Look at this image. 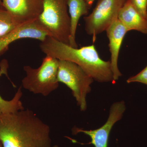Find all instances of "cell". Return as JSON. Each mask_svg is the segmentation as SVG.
Instances as JSON below:
<instances>
[{
    "instance_id": "6da1fadb",
    "label": "cell",
    "mask_w": 147,
    "mask_h": 147,
    "mask_svg": "<svg viewBox=\"0 0 147 147\" xmlns=\"http://www.w3.org/2000/svg\"><path fill=\"white\" fill-rule=\"evenodd\" d=\"M3 147H53L50 129L32 110L0 114Z\"/></svg>"
},
{
    "instance_id": "7a4b0ae2",
    "label": "cell",
    "mask_w": 147,
    "mask_h": 147,
    "mask_svg": "<svg viewBox=\"0 0 147 147\" xmlns=\"http://www.w3.org/2000/svg\"><path fill=\"white\" fill-rule=\"evenodd\" d=\"M40 47L46 56L78 65L96 82L115 83L110 61L102 60L94 45L74 48L48 36L41 42Z\"/></svg>"
},
{
    "instance_id": "3957f363",
    "label": "cell",
    "mask_w": 147,
    "mask_h": 147,
    "mask_svg": "<svg viewBox=\"0 0 147 147\" xmlns=\"http://www.w3.org/2000/svg\"><path fill=\"white\" fill-rule=\"evenodd\" d=\"M59 60L46 56L37 68L29 65L24 67L26 76L22 79V86L34 94L47 96L59 86L57 79Z\"/></svg>"
},
{
    "instance_id": "277c9868",
    "label": "cell",
    "mask_w": 147,
    "mask_h": 147,
    "mask_svg": "<svg viewBox=\"0 0 147 147\" xmlns=\"http://www.w3.org/2000/svg\"><path fill=\"white\" fill-rule=\"evenodd\" d=\"M68 0H44L43 10L37 20L50 36L69 45L70 19Z\"/></svg>"
},
{
    "instance_id": "5b68a950",
    "label": "cell",
    "mask_w": 147,
    "mask_h": 147,
    "mask_svg": "<svg viewBox=\"0 0 147 147\" xmlns=\"http://www.w3.org/2000/svg\"><path fill=\"white\" fill-rule=\"evenodd\" d=\"M57 79L71 90L81 111L86 110V96L91 90L93 79L76 64L59 60Z\"/></svg>"
},
{
    "instance_id": "8992f818",
    "label": "cell",
    "mask_w": 147,
    "mask_h": 147,
    "mask_svg": "<svg viewBox=\"0 0 147 147\" xmlns=\"http://www.w3.org/2000/svg\"><path fill=\"white\" fill-rule=\"evenodd\" d=\"M127 0H98L90 14L84 17L85 29L94 42L97 35L106 31L117 19L119 11Z\"/></svg>"
},
{
    "instance_id": "52a82bcc",
    "label": "cell",
    "mask_w": 147,
    "mask_h": 147,
    "mask_svg": "<svg viewBox=\"0 0 147 147\" xmlns=\"http://www.w3.org/2000/svg\"><path fill=\"white\" fill-rule=\"evenodd\" d=\"M126 109L124 101L113 103L110 110L109 117L106 123L100 128L94 130H85L77 127H73V134L83 133L89 136L91 139L90 144L95 147H108V139L113 126L121 119Z\"/></svg>"
},
{
    "instance_id": "ba28073f",
    "label": "cell",
    "mask_w": 147,
    "mask_h": 147,
    "mask_svg": "<svg viewBox=\"0 0 147 147\" xmlns=\"http://www.w3.org/2000/svg\"><path fill=\"white\" fill-rule=\"evenodd\" d=\"M48 36H50L49 32L37 20L21 24L8 34L0 38V56L8 50L11 43L18 40L31 38L42 42Z\"/></svg>"
},
{
    "instance_id": "9c48e42d",
    "label": "cell",
    "mask_w": 147,
    "mask_h": 147,
    "mask_svg": "<svg viewBox=\"0 0 147 147\" xmlns=\"http://www.w3.org/2000/svg\"><path fill=\"white\" fill-rule=\"evenodd\" d=\"M44 0H2L6 10L24 23L37 20L43 10Z\"/></svg>"
},
{
    "instance_id": "30bf717a",
    "label": "cell",
    "mask_w": 147,
    "mask_h": 147,
    "mask_svg": "<svg viewBox=\"0 0 147 147\" xmlns=\"http://www.w3.org/2000/svg\"><path fill=\"white\" fill-rule=\"evenodd\" d=\"M105 31L109 39L108 46L110 53V65L113 79L115 83L122 76L118 65L119 53L124 38L129 31L117 18L106 29Z\"/></svg>"
},
{
    "instance_id": "8fae6325",
    "label": "cell",
    "mask_w": 147,
    "mask_h": 147,
    "mask_svg": "<svg viewBox=\"0 0 147 147\" xmlns=\"http://www.w3.org/2000/svg\"><path fill=\"white\" fill-rule=\"evenodd\" d=\"M118 18L129 31L136 30L147 34V18L139 13L131 0H127L119 11Z\"/></svg>"
},
{
    "instance_id": "7c38bea8",
    "label": "cell",
    "mask_w": 147,
    "mask_h": 147,
    "mask_svg": "<svg viewBox=\"0 0 147 147\" xmlns=\"http://www.w3.org/2000/svg\"><path fill=\"white\" fill-rule=\"evenodd\" d=\"M67 5L70 19L69 45L78 48L76 40L77 26L80 18L83 16H87L90 8L85 0H68Z\"/></svg>"
},
{
    "instance_id": "4fadbf2b",
    "label": "cell",
    "mask_w": 147,
    "mask_h": 147,
    "mask_svg": "<svg viewBox=\"0 0 147 147\" xmlns=\"http://www.w3.org/2000/svg\"><path fill=\"white\" fill-rule=\"evenodd\" d=\"M8 67V63L7 60L3 59L0 62V77L3 74H5L10 80L13 86L16 87L8 76L7 69ZM22 96L23 93L21 90V87L18 89L14 96L10 100H5L0 95V114L15 113L20 110H24V107L21 100Z\"/></svg>"
},
{
    "instance_id": "5bb4252c",
    "label": "cell",
    "mask_w": 147,
    "mask_h": 147,
    "mask_svg": "<svg viewBox=\"0 0 147 147\" xmlns=\"http://www.w3.org/2000/svg\"><path fill=\"white\" fill-rule=\"evenodd\" d=\"M24 24L9 13L3 6L0 7V38Z\"/></svg>"
},
{
    "instance_id": "9a60e30c",
    "label": "cell",
    "mask_w": 147,
    "mask_h": 147,
    "mask_svg": "<svg viewBox=\"0 0 147 147\" xmlns=\"http://www.w3.org/2000/svg\"><path fill=\"white\" fill-rule=\"evenodd\" d=\"M128 84L139 82L147 85V65L142 71L135 76H131L127 80Z\"/></svg>"
},
{
    "instance_id": "2e32d148",
    "label": "cell",
    "mask_w": 147,
    "mask_h": 147,
    "mask_svg": "<svg viewBox=\"0 0 147 147\" xmlns=\"http://www.w3.org/2000/svg\"><path fill=\"white\" fill-rule=\"evenodd\" d=\"M132 4L139 13L147 18V0H131Z\"/></svg>"
},
{
    "instance_id": "e0dca14e",
    "label": "cell",
    "mask_w": 147,
    "mask_h": 147,
    "mask_svg": "<svg viewBox=\"0 0 147 147\" xmlns=\"http://www.w3.org/2000/svg\"><path fill=\"white\" fill-rule=\"evenodd\" d=\"M94 1L95 0H85L90 9L91 8L92 5L94 2Z\"/></svg>"
},
{
    "instance_id": "ac0fdd59",
    "label": "cell",
    "mask_w": 147,
    "mask_h": 147,
    "mask_svg": "<svg viewBox=\"0 0 147 147\" xmlns=\"http://www.w3.org/2000/svg\"><path fill=\"white\" fill-rule=\"evenodd\" d=\"M3 3H2V0H0V7H3Z\"/></svg>"
},
{
    "instance_id": "d6986e66",
    "label": "cell",
    "mask_w": 147,
    "mask_h": 147,
    "mask_svg": "<svg viewBox=\"0 0 147 147\" xmlns=\"http://www.w3.org/2000/svg\"><path fill=\"white\" fill-rule=\"evenodd\" d=\"M0 147H3L2 144L1 142L0 141Z\"/></svg>"
},
{
    "instance_id": "ffe728a7",
    "label": "cell",
    "mask_w": 147,
    "mask_h": 147,
    "mask_svg": "<svg viewBox=\"0 0 147 147\" xmlns=\"http://www.w3.org/2000/svg\"><path fill=\"white\" fill-rule=\"evenodd\" d=\"M53 147H59V146H58V145H54V146H53Z\"/></svg>"
}]
</instances>
